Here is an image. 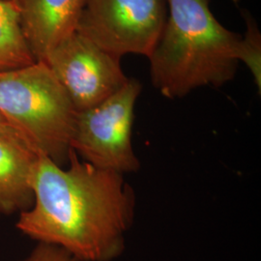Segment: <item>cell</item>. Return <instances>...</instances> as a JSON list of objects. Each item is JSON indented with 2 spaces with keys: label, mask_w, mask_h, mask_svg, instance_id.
I'll return each mask as SVG.
<instances>
[{
  "label": "cell",
  "mask_w": 261,
  "mask_h": 261,
  "mask_svg": "<svg viewBox=\"0 0 261 261\" xmlns=\"http://www.w3.org/2000/svg\"><path fill=\"white\" fill-rule=\"evenodd\" d=\"M63 86L77 112L103 103L127 84L120 58L74 32L43 61Z\"/></svg>",
  "instance_id": "8992f818"
},
{
  "label": "cell",
  "mask_w": 261,
  "mask_h": 261,
  "mask_svg": "<svg viewBox=\"0 0 261 261\" xmlns=\"http://www.w3.org/2000/svg\"><path fill=\"white\" fill-rule=\"evenodd\" d=\"M169 14L148 59L154 87L169 99L233 80L241 36L224 28L209 0H167Z\"/></svg>",
  "instance_id": "7a4b0ae2"
},
{
  "label": "cell",
  "mask_w": 261,
  "mask_h": 261,
  "mask_svg": "<svg viewBox=\"0 0 261 261\" xmlns=\"http://www.w3.org/2000/svg\"><path fill=\"white\" fill-rule=\"evenodd\" d=\"M4 124H7V123L3 119V117L0 115V126H1V125H4Z\"/></svg>",
  "instance_id": "7c38bea8"
},
{
  "label": "cell",
  "mask_w": 261,
  "mask_h": 261,
  "mask_svg": "<svg viewBox=\"0 0 261 261\" xmlns=\"http://www.w3.org/2000/svg\"><path fill=\"white\" fill-rule=\"evenodd\" d=\"M63 168L40 155L33 174L34 201L17 228L81 261H113L125 251L135 216V194L121 173L81 161L71 148Z\"/></svg>",
  "instance_id": "6da1fadb"
},
{
  "label": "cell",
  "mask_w": 261,
  "mask_h": 261,
  "mask_svg": "<svg viewBox=\"0 0 261 261\" xmlns=\"http://www.w3.org/2000/svg\"><path fill=\"white\" fill-rule=\"evenodd\" d=\"M36 62L20 28L16 1L0 0V73Z\"/></svg>",
  "instance_id": "9c48e42d"
},
{
  "label": "cell",
  "mask_w": 261,
  "mask_h": 261,
  "mask_svg": "<svg viewBox=\"0 0 261 261\" xmlns=\"http://www.w3.org/2000/svg\"><path fill=\"white\" fill-rule=\"evenodd\" d=\"M20 28L36 61L76 31L86 0H15Z\"/></svg>",
  "instance_id": "52a82bcc"
},
{
  "label": "cell",
  "mask_w": 261,
  "mask_h": 261,
  "mask_svg": "<svg viewBox=\"0 0 261 261\" xmlns=\"http://www.w3.org/2000/svg\"><path fill=\"white\" fill-rule=\"evenodd\" d=\"M40 155L9 124L0 126V213L14 214L31 208L32 180Z\"/></svg>",
  "instance_id": "ba28073f"
},
{
  "label": "cell",
  "mask_w": 261,
  "mask_h": 261,
  "mask_svg": "<svg viewBox=\"0 0 261 261\" xmlns=\"http://www.w3.org/2000/svg\"><path fill=\"white\" fill-rule=\"evenodd\" d=\"M21 261H81L70 252L55 245L38 243L32 252Z\"/></svg>",
  "instance_id": "8fae6325"
},
{
  "label": "cell",
  "mask_w": 261,
  "mask_h": 261,
  "mask_svg": "<svg viewBox=\"0 0 261 261\" xmlns=\"http://www.w3.org/2000/svg\"><path fill=\"white\" fill-rule=\"evenodd\" d=\"M77 112L45 62L0 73V115L60 167L68 164Z\"/></svg>",
  "instance_id": "3957f363"
},
{
  "label": "cell",
  "mask_w": 261,
  "mask_h": 261,
  "mask_svg": "<svg viewBox=\"0 0 261 261\" xmlns=\"http://www.w3.org/2000/svg\"><path fill=\"white\" fill-rule=\"evenodd\" d=\"M12 1H15V0H12Z\"/></svg>",
  "instance_id": "5bb4252c"
},
{
  "label": "cell",
  "mask_w": 261,
  "mask_h": 261,
  "mask_svg": "<svg viewBox=\"0 0 261 261\" xmlns=\"http://www.w3.org/2000/svg\"><path fill=\"white\" fill-rule=\"evenodd\" d=\"M233 1H238V0H233Z\"/></svg>",
  "instance_id": "4fadbf2b"
},
{
  "label": "cell",
  "mask_w": 261,
  "mask_h": 261,
  "mask_svg": "<svg viewBox=\"0 0 261 261\" xmlns=\"http://www.w3.org/2000/svg\"><path fill=\"white\" fill-rule=\"evenodd\" d=\"M246 21L247 31L244 37L238 42L236 48V58L242 61L251 71L254 83L261 89V34L255 19L250 13L243 12Z\"/></svg>",
  "instance_id": "30bf717a"
},
{
  "label": "cell",
  "mask_w": 261,
  "mask_h": 261,
  "mask_svg": "<svg viewBox=\"0 0 261 261\" xmlns=\"http://www.w3.org/2000/svg\"><path fill=\"white\" fill-rule=\"evenodd\" d=\"M167 18L166 0H86L76 32L116 57H149Z\"/></svg>",
  "instance_id": "5b68a950"
},
{
  "label": "cell",
  "mask_w": 261,
  "mask_h": 261,
  "mask_svg": "<svg viewBox=\"0 0 261 261\" xmlns=\"http://www.w3.org/2000/svg\"><path fill=\"white\" fill-rule=\"evenodd\" d=\"M138 80L129 79L117 93L103 103L77 112L71 148L97 168L121 174L139 170L132 134L135 107L141 92Z\"/></svg>",
  "instance_id": "277c9868"
}]
</instances>
